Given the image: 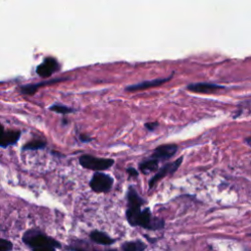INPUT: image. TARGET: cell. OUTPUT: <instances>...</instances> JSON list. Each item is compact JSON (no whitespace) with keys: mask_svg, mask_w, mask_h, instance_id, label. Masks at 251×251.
Segmentation results:
<instances>
[{"mask_svg":"<svg viewBox=\"0 0 251 251\" xmlns=\"http://www.w3.org/2000/svg\"><path fill=\"white\" fill-rule=\"evenodd\" d=\"M144 127L147 131L149 132H153L155 131L158 127H159V123L158 122H150V123H145Z\"/></svg>","mask_w":251,"mask_h":251,"instance_id":"cell-18","label":"cell"},{"mask_svg":"<svg viewBox=\"0 0 251 251\" xmlns=\"http://www.w3.org/2000/svg\"><path fill=\"white\" fill-rule=\"evenodd\" d=\"M250 236H251V234H250Z\"/></svg>","mask_w":251,"mask_h":251,"instance_id":"cell-24","label":"cell"},{"mask_svg":"<svg viewBox=\"0 0 251 251\" xmlns=\"http://www.w3.org/2000/svg\"><path fill=\"white\" fill-rule=\"evenodd\" d=\"M79 162L83 168L91 170L94 172H102V171L108 170L115 163V161L113 159L99 158V157H95V156H92L90 154L82 155L79 159Z\"/></svg>","mask_w":251,"mask_h":251,"instance_id":"cell-3","label":"cell"},{"mask_svg":"<svg viewBox=\"0 0 251 251\" xmlns=\"http://www.w3.org/2000/svg\"><path fill=\"white\" fill-rule=\"evenodd\" d=\"M5 133V130H4V127L0 124V137H2V135Z\"/></svg>","mask_w":251,"mask_h":251,"instance_id":"cell-21","label":"cell"},{"mask_svg":"<svg viewBox=\"0 0 251 251\" xmlns=\"http://www.w3.org/2000/svg\"><path fill=\"white\" fill-rule=\"evenodd\" d=\"M178 150V145L174 143H169V144H162L157 146L153 153L151 154L150 158L155 159L157 161H164L168 160L171 157H173Z\"/></svg>","mask_w":251,"mask_h":251,"instance_id":"cell-7","label":"cell"},{"mask_svg":"<svg viewBox=\"0 0 251 251\" xmlns=\"http://www.w3.org/2000/svg\"><path fill=\"white\" fill-rule=\"evenodd\" d=\"M183 160V157L181 156L180 158H178L177 160L171 162V163H168V164H165L149 181V188H152L159 181H161L163 178H165L166 176L168 175H172L174 174L179 168L180 166L182 165V162Z\"/></svg>","mask_w":251,"mask_h":251,"instance_id":"cell-5","label":"cell"},{"mask_svg":"<svg viewBox=\"0 0 251 251\" xmlns=\"http://www.w3.org/2000/svg\"><path fill=\"white\" fill-rule=\"evenodd\" d=\"M158 166H159V161L149 157L148 159H145L142 162H140L138 165V168L141 173H143L144 175H147L157 171Z\"/></svg>","mask_w":251,"mask_h":251,"instance_id":"cell-12","label":"cell"},{"mask_svg":"<svg viewBox=\"0 0 251 251\" xmlns=\"http://www.w3.org/2000/svg\"><path fill=\"white\" fill-rule=\"evenodd\" d=\"M80 139H81V141L82 142H91V140H92V138L90 137V136H88V135H85V134H82L81 136H80Z\"/></svg>","mask_w":251,"mask_h":251,"instance_id":"cell-20","label":"cell"},{"mask_svg":"<svg viewBox=\"0 0 251 251\" xmlns=\"http://www.w3.org/2000/svg\"><path fill=\"white\" fill-rule=\"evenodd\" d=\"M59 62L52 57L46 58L41 65L37 67V74L42 78H50L54 73L59 71Z\"/></svg>","mask_w":251,"mask_h":251,"instance_id":"cell-6","label":"cell"},{"mask_svg":"<svg viewBox=\"0 0 251 251\" xmlns=\"http://www.w3.org/2000/svg\"><path fill=\"white\" fill-rule=\"evenodd\" d=\"M127 173L128 175L130 176V178H137L138 176V172L137 169L133 168V167H130L127 169Z\"/></svg>","mask_w":251,"mask_h":251,"instance_id":"cell-19","label":"cell"},{"mask_svg":"<svg viewBox=\"0 0 251 251\" xmlns=\"http://www.w3.org/2000/svg\"><path fill=\"white\" fill-rule=\"evenodd\" d=\"M245 142H246L249 146H251V137H249L245 138Z\"/></svg>","mask_w":251,"mask_h":251,"instance_id":"cell-22","label":"cell"},{"mask_svg":"<svg viewBox=\"0 0 251 251\" xmlns=\"http://www.w3.org/2000/svg\"><path fill=\"white\" fill-rule=\"evenodd\" d=\"M12 249L13 245L9 240L0 238V251H12Z\"/></svg>","mask_w":251,"mask_h":251,"instance_id":"cell-17","label":"cell"},{"mask_svg":"<svg viewBox=\"0 0 251 251\" xmlns=\"http://www.w3.org/2000/svg\"><path fill=\"white\" fill-rule=\"evenodd\" d=\"M109 251H116V250H109Z\"/></svg>","mask_w":251,"mask_h":251,"instance_id":"cell-23","label":"cell"},{"mask_svg":"<svg viewBox=\"0 0 251 251\" xmlns=\"http://www.w3.org/2000/svg\"><path fill=\"white\" fill-rule=\"evenodd\" d=\"M173 75L174 74H172L170 77H167L165 79H155V80H151V81H143V82L136 84V85L128 86L126 88V91L135 92V91H144V90H149L152 88L160 87V86L168 83L172 79Z\"/></svg>","mask_w":251,"mask_h":251,"instance_id":"cell-8","label":"cell"},{"mask_svg":"<svg viewBox=\"0 0 251 251\" xmlns=\"http://www.w3.org/2000/svg\"><path fill=\"white\" fill-rule=\"evenodd\" d=\"M145 244L139 240L136 241H128L123 244V251H144Z\"/></svg>","mask_w":251,"mask_h":251,"instance_id":"cell-15","label":"cell"},{"mask_svg":"<svg viewBox=\"0 0 251 251\" xmlns=\"http://www.w3.org/2000/svg\"><path fill=\"white\" fill-rule=\"evenodd\" d=\"M187 91L195 92V93H213L216 92L220 90H225L226 87L221 86V85H216V84H211V83H195V84H190L187 86Z\"/></svg>","mask_w":251,"mask_h":251,"instance_id":"cell-9","label":"cell"},{"mask_svg":"<svg viewBox=\"0 0 251 251\" xmlns=\"http://www.w3.org/2000/svg\"><path fill=\"white\" fill-rule=\"evenodd\" d=\"M49 110L58 114H62V115H66V114H70L75 112V109L65 106V105H61V104H53L49 107Z\"/></svg>","mask_w":251,"mask_h":251,"instance_id":"cell-16","label":"cell"},{"mask_svg":"<svg viewBox=\"0 0 251 251\" xmlns=\"http://www.w3.org/2000/svg\"><path fill=\"white\" fill-rule=\"evenodd\" d=\"M128 209L126 212L127 220L133 227H137L138 216L141 212V206L144 204V200L139 196L134 186H130L127 193Z\"/></svg>","mask_w":251,"mask_h":251,"instance_id":"cell-2","label":"cell"},{"mask_svg":"<svg viewBox=\"0 0 251 251\" xmlns=\"http://www.w3.org/2000/svg\"><path fill=\"white\" fill-rule=\"evenodd\" d=\"M47 143L46 141L45 140H42V139H36V140H32V141H29L28 143H26L23 147H22V150L23 151H36V150H42V149H45L46 147Z\"/></svg>","mask_w":251,"mask_h":251,"instance_id":"cell-14","label":"cell"},{"mask_svg":"<svg viewBox=\"0 0 251 251\" xmlns=\"http://www.w3.org/2000/svg\"><path fill=\"white\" fill-rule=\"evenodd\" d=\"M66 79H55V80H50V81H46V82H42V83H37V84H33V85H25V86H21L19 89V92L23 95H34L39 89L44 88L45 86H50V85H54L57 84L59 82H62Z\"/></svg>","mask_w":251,"mask_h":251,"instance_id":"cell-10","label":"cell"},{"mask_svg":"<svg viewBox=\"0 0 251 251\" xmlns=\"http://www.w3.org/2000/svg\"><path fill=\"white\" fill-rule=\"evenodd\" d=\"M23 241L26 244H28L33 250L44 248V247H53V248L60 247V243L56 239L50 236H47L46 234L43 233L40 230H35V229L28 230L23 236Z\"/></svg>","mask_w":251,"mask_h":251,"instance_id":"cell-1","label":"cell"},{"mask_svg":"<svg viewBox=\"0 0 251 251\" xmlns=\"http://www.w3.org/2000/svg\"><path fill=\"white\" fill-rule=\"evenodd\" d=\"M114 183V179L102 172H95L90 182L91 188L97 193H106L110 191Z\"/></svg>","mask_w":251,"mask_h":251,"instance_id":"cell-4","label":"cell"},{"mask_svg":"<svg viewBox=\"0 0 251 251\" xmlns=\"http://www.w3.org/2000/svg\"><path fill=\"white\" fill-rule=\"evenodd\" d=\"M21 137L20 131H8L5 132L2 137H0V147L7 148L8 146L15 145Z\"/></svg>","mask_w":251,"mask_h":251,"instance_id":"cell-11","label":"cell"},{"mask_svg":"<svg viewBox=\"0 0 251 251\" xmlns=\"http://www.w3.org/2000/svg\"><path fill=\"white\" fill-rule=\"evenodd\" d=\"M90 236H91V240H93L94 242H96L98 244H102V245H110V244L114 243V241H115L107 233H105L103 231H99V230H93Z\"/></svg>","mask_w":251,"mask_h":251,"instance_id":"cell-13","label":"cell"}]
</instances>
